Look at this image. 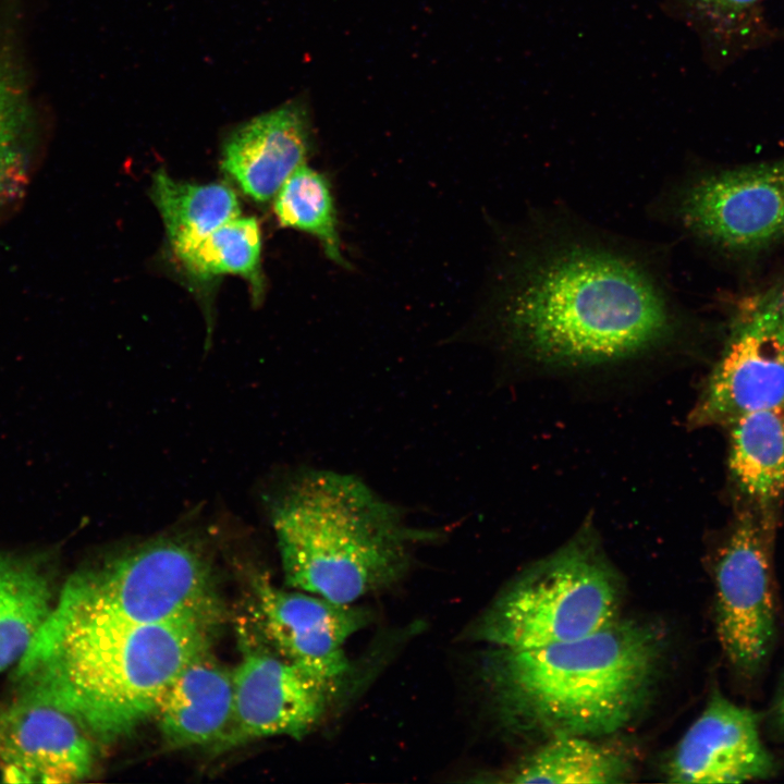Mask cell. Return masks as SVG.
Segmentation results:
<instances>
[{"mask_svg": "<svg viewBox=\"0 0 784 784\" xmlns=\"http://www.w3.org/2000/svg\"><path fill=\"white\" fill-rule=\"evenodd\" d=\"M492 295L504 341L546 364L621 360L672 341L685 314L669 252L561 207H534L511 233Z\"/></svg>", "mask_w": 784, "mask_h": 784, "instance_id": "cell-1", "label": "cell"}, {"mask_svg": "<svg viewBox=\"0 0 784 784\" xmlns=\"http://www.w3.org/2000/svg\"><path fill=\"white\" fill-rule=\"evenodd\" d=\"M217 624H132L83 615L54 602L13 667V682L69 712L94 739L110 743L154 715L175 675L209 649Z\"/></svg>", "mask_w": 784, "mask_h": 784, "instance_id": "cell-2", "label": "cell"}, {"mask_svg": "<svg viewBox=\"0 0 784 784\" xmlns=\"http://www.w3.org/2000/svg\"><path fill=\"white\" fill-rule=\"evenodd\" d=\"M661 652L656 630L614 620L576 640L506 650L483 665L497 710L513 726L596 737L636 715L651 688Z\"/></svg>", "mask_w": 784, "mask_h": 784, "instance_id": "cell-3", "label": "cell"}, {"mask_svg": "<svg viewBox=\"0 0 784 784\" xmlns=\"http://www.w3.org/2000/svg\"><path fill=\"white\" fill-rule=\"evenodd\" d=\"M284 583L339 603H356L407 573L416 546L434 532L411 527L362 480L304 470L270 505Z\"/></svg>", "mask_w": 784, "mask_h": 784, "instance_id": "cell-4", "label": "cell"}, {"mask_svg": "<svg viewBox=\"0 0 784 784\" xmlns=\"http://www.w3.org/2000/svg\"><path fill=\"white\" fill-rule=\"evenodd\" d=\"M56 604L140 625L220 618L209 560L181 536L148 540L81 568L64 583Z\"/></svg>", "mask_w": 784, "mask_h": 784, "instance_id": "cell-5", "label": "cell"}, {"mask_svg": "<svg viewBox=\"0 0 784 784\" xmlns=\"http://www.w3.org/2000/svg\"><path fill=\"white\" fill-rule=\"evenodd\" d=\"M620 592L591 543L573 541L510 584L474 623L470 638L528 650L586 637L614 620Z\"/></svg>", "mask_w": 784, "mask_h": 784, "instance_id": "cell-6", "label": "cell"}, {"mask_svg": "<svg viewBox=\"0 0 784 784\" xmlns=\"http://www.w3.org/2000/svg\"><path fill=\"white\" fill-rule=\"evenodd\" d=\"M647 211L652 220L719 252L764 249L784 240V158L670 179Z\"/></svg>", "mask_w": 784, "mask_h": 784, "instance_id": "cell-7", "label": "cell"}, {"mask_svg": "<svg viewBox=\"0 0 784 784\" xmlns=\"http://www.w3.org/2000/svg\"><path fill=\"white\" fill-rule=\"evenodd\" d=\"M774 540V514L749 505L737 515L713 565L716 637L743 681L763 671L776 636Z\"/></svg>", "mask_w": 784, "mask_h": 784, "instance_id": "cell-8", "label": "cell"}, {"mask_svg": "<svg viewBox=\"0 0 784 784\" xmlns=\"http://www.w3.org/2000/svg\"><path fill=\"white\" fill-rule=\"evenodd\" d=\"M784 406V278L734 306L722 353L690 415L693 426H730Z\"/></svg>", "mask_w": 784, "mask_h": 784, "instance_id": "cell-9", "label": "cell"}, {"mask_svg": "<svg viewBox=\"0 0 784 784\" xmlns=\"http://www.w3.org/2000/svg\"><path fill=\"white\" fill-rule=\"evenodd\" d=\"M240 636L232 722L217 747L273 736L302 738L313 732L330 714L344 684L303 670L259 636L250 639L244 629Z\"/></svg>", "mask_w": 784, "mask_h": 784, "instance_id": "cell-10", "label": "cell"}, {"mask_svg": "<svg viewBox=\"0 0 784 784\" xmlns=\"http://www.w3.org/2000/svg\"><path fill=\"white\" fill-rule=\"evenodd\" d=\"M253 623L259 637L283 658L321 678L344 684L352 663L344 649L371 621L357 603L275 586L256 573L250 581Z\"/></svg>", "mask_w": 784, "mask_h": 784, "instance_id": "cell-11", "label": "cell"}, {"mask_svg": "<svg viewBox=\"0 0 784 784\" xmlns=\"http://www.w3.org/2000/svg\"><path fill=\"white\" fill-rule=\"evenodd\" d=\"M94 738L69 712L15 688L0 703V775L8 783L66 784L90 775Z\"/></svg>", "mask_w": 784, "mask_h": 784, "instance_id": "cell-12", "label": "cell"}, {"mask_svg": "<svg viewBox=\"0 0 784 784\" xmlns=\"http://www.w3.org/2000/svg\"><path fill=\"white\" fill-rule=\"evenodd\" d=\"M775 768L759 715L713 691L679 739L665 775L671 783H745L769 779Z\"/></svg>", "mask_w": 784, "mask_h": 784, "instance_id": "cell-13", "label": "cell"}, {"mask_svg": "<svg viewBox=\"0 0 784 784\" xmlns=\"http://www.w3.org/2000/svg\"><path fill=\"white\" fill-rule=\"evenodd\" d=\"M311 148L304 108L290 102L257 115L226 138L221 166L241 189L258 203L274 198Z\"/></svg>", "mask_w": 784, "mask_h": 784, "instance_id": "cell-14", "label": "cell"}, {"mask_svg": "<svg viewBox=\"0 0 784 784\" xmlns=\"http://www.w3.org/2000/svg\"><path fill=\"white\" fill-rule=\"evenodd\" d=\"M234 706L233 671L209 649L194 657L162 693L154 715L173 748L215 744L228 733Z\"/></svg>", "mask_w": 784, "mask_h": 784, "instance_id": "cell-15", "label": "cell"}, {"mask_svg": "<svg viewBox=\"0 0 784 784\" xmlns=\"http://www.w3.org/2000/svg\"><path fill=\"white\" fill-rule=\"evenodd\" d=\"M57 597L45 554L0 549V673L21 661Z\"/></svg>", "mask_w": 784, "mask_h": 784, "instance_id": "cell-16", "label": "cell"}, {"mask_svg": "<svg viewBox=\"0 0 784 784\" xmlns=\"http://www.w3.org/2000/svg\"><path fill=\"white\" fill-rule=\"evenodd\" d=\"M727 427L734 481L749 505L773 514L784 494V406L746 414Z\"/></svg>", "mask_w": 784, "mask_h": 784, "instance_id": "cell-17", "label": "cell"}, {"mask_svg": "<svg viewBox=\"0 0 784 784\" xmlns=\"http://www.w3.org/2000/svg\"><path fill=\"white\" fill-rule=\"evenodd\" d=\"M629 767L618 752L590 737L571 734L550 735L507 774L516 784H608L624 782Z\"/></svg>", "mask_w": 784, "mask_h": 784, "instance_id": "cell-18", "label": "cell"}, {"mask_svg": "<svg viewBox=\"0 0 784 784\" xmlns=\"http://www.w3.org/2000/svg\"><path fill=\"white\" fill-rule=\"evenodd\" d=\"M150 195L174 252L241 216L236 194L222 183L189 184L159 170L152 176Z\"/></svg>", "mask_w": 784, "mask_h": 784, "instance_id": "cell-19", "label": "cell"}, {"mask_svg": "<svg viewBox=\"0 0 784 784\" xmlns=\"http://www.w3.org/2000/svg\"><path fill=\"white\" fill-rule=\"evenodd\" d=\"M715 61L730 64L783 37L767 16L768 0H678Z\"/></svg>", "mask_w": 784, "mask_h": 784, "instance_id": "cell-20", "label": "cell"}, {"mask_svg": "<svg viewBox=\"0 0 784 784\" xmlns=\"http://www.w3.org/2000/svg\"><path fill=\"white\" fill-rule=\"evenodd\" d=\"M174 253L184 268L197 278L207 280L220 274H237L249 282L255 298L262 294L261 233L253 217L233 219Z\"/></svg>", "mask_w": 784, "mask_h": 784, "instance_id": "cell-21", "label": "cell"}, {"mask_svg": "<svg viewBox=\"0 0 784 784\" xmlns=\"http://www.w3.org/2000/svg\"><path fill=\"white\" fill-rule=\"evenodd\" d=\"M273 208L282 226L315 236L330 260L348 267L342 256L336 211L324 175L306 164L301 166L274 196Z\"/></svg>", "mask_w": 784, "mask_h": 784, "instance_id": "cell-22", "label": "cell"}, {"mask_svg": "<svg viewBox=\"0 0 784 784\" xmlns=\"http://www.w3.org/2000/svg\"><path fill=\"white\" fill-rule=\"evenodd\" d=\"M33 122L16 73L0 60V206L24 191L32 162Z\"/></svg>", "mask_w": 784, "mask_h": 784, "instance_id": "cell-23", "label": "cell"}, {"mask_svg": "<svg viewBox=\"0 0 784 784\" xmlns=\"http://www.w3.org/2000/svg\"><path fill=\"white\" fill-rule=\"evenodd\" d=\"M772 713L776 727L784 734V677L776 693Z\"/></svg>", "mask_w": 784, "mask_h": 784, "instance_id": "cell-24", "label": "cell"}]
</instances>
